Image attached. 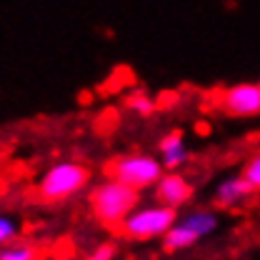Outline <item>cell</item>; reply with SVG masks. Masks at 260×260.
I'll list each match as a JSON object with an SVG mask.
<instances>
[{"label": "cell", "instance_id": "cell-9", "mask_svg": "<svg viewBox=\"0 0 260 260\" xmlns=\"http://www.w3.org/2000/svg\"><path fill=\"white\" fill-rule=\"evenodd\" d=\"M158 150H160V162L165 170L175 173L178 168H183L185 162L190 160V153H188V145H185V138L180 130H173L158 143Z\"/></svg>", "mask_w": 260, "mask_h": 260}, {"label": "cell", "instance_id": "cell-4", "mask_svg": "<svg viewBox=\"0 0 260 260\" xmlns=\"http://www.w3.org/2000/svg\"><path fill=\"white\" fill-rule=\"evenodd\" d=\"M215 228H218V215L213 210H193V213L183 215L180 220H175L173 228L160 238L162 250L165 253H178V250L193 248L203 238L215 233Z\"/></svg>", "mask_w": 260, "mask_h": 260}, {"label": "cell", "instance_id": "cell-2", "mask_svg": "<svg viewBox=\"0 0 260 260\" xmlns=\"http://www.w3.org/2000/svg\"><path fill=\"white\" fill-rule=\"evenodd\" d=\"M90 183V170L83 162L63 160L50 165L35 185V195L45 203H63Z\"/></svg>", "mask_w": 260, "mask_h": 260}, {"label": "cell", "instance_id": "cell-3", "mask_svg": "<svg viewBox=\"0 0 260 260\" xmlns=\"http://www.w3.org/2000/svg\"><path fill=\"white\" fill-rule=\"evenodd\" d=\"M162 173H165V168H162L160 158H155V155H123V158H115L105 165V175L110 180H118L138 193L145 188H155Z\"/></svg>", "mask_w": 260, "mask_h": 260}, {"label": "cell", "instance_id": "cell-8", "mask_svg": "<svg viewBox=\"0 0 260 260\" xmlns=\"http://www.w3.org/2000/svg\"><path fill=\"white\" fill-rule=\"evenodd\" d=\"M253 193H255V188L243 175H233V178H225L218 183V188L213 193V203L218 208H235L243 200H248Z\"/></svg>", "mask_w": 260, "mask_h": 260}, {"label": "cell", "instance_id": "cell-16", "mask_svg": "<svg viewBox=\"0 0 260 260\" xmlns=\"http://www.w3.org/2000/svg\"><path fill=\"white\" fill-rule=\"evenodd\" d=\"M258 83H260V80H258Z\"/></svg>", "mask_w": 260, "mask_h": 260}, {"label": "cell", "instance_id": "cell-5", "mask_svg": "<svg viewBox=\"0 0 260 260\" xmlns=\"http://www.w3.org/2000/svg\"><path fill=\"white\" fill-rule=\"evenodd\" d=\"M178 220V210L175 208H168V205H150V208H135L128 218L123 220V235L130 240H155L162 238L173 223Z\"/></svg>", "mask_w": 260, "mask_h": 260}, {"label": "cell", "instance_id": "cell-6", "mask_svg": "<svg viewBox=\"0 0 260 260\" xmlns=\"http://www.w3.org/2000/svg\"><path fill=\"white\" fill-rule=\"evenodd\" d=\"M220 108L233 118L260 115V83H238L223 90Z\"/></svg>", "mask_w": 260, "mask_h": 260}, {"label": "cell", "instance_id": "cell-11", "mask_svg": "<svg viewBox=\"0 0 260 260\" xmlns=\"http://www.w3.org/2000/svg\"><path fill=\"white\" fill-rule=\"evenodd\" d=\"M18 235H20L18 220L10 218V215H0V248L13 243V240H18Z\"/></svg>", "mask_w": 260, "mask_h": 260}, {"label": "cell", "instance_id": "cell-10", "mask_svg": "<svg viewBox=\"0 0 260 260\" xmlns=\"http://www.w3.org/2000/svg\"><path fill=\"white\" fill-rule=\"evenodd\" d=\"M0 260H38V248L28 240H13L0 248Z\"/></svg>", "mask_w": 260, "mask_h": 260}, {"label": "cell", "instance_id": "cell-12", "mask_svg": "<svg viewBox=\"0 0 260 260\" xmlns=\"http://www.w3.org/2000/svg\"><path fill=\"white\" fill-rule=\"evenodd\" d=\"M125 103H128V108L133 110V113H135V115H143V118H145V115H150V113L155 110V103H153V100H150L148 95H143V93H135V95H130Z\"/></svg>", "mask_w": 260, "mask_h": 260}, {"label": "cell", "instance_id": "cell-13", "mask_svg": "<svg viewBox=\"0 0 260 260\" xmlns=\"http://www.w3.org/2000/svg\"><path fill=\"white\" fill-rule=\"evenodd\" d=\"M240 175L255 188V193L260 190V153H255L250 160L243 165V170H240Z\"/></svg>", "mask_w": 260, "mask_h": 260}, {"label": "cell", "instance_id": "cell-14", "mask_svg": "<svg viewBox=\"0 0 260 260\" xmlns=\"http://www.w3.org/2000/svg\"><path fill=\"white\" fill-rule=\"evenodd\" d=\"M118 258V245L115 243H100L95 250L88 255V260H115Z\"/></svg>", "mask_w": 260, "mask_h": 260}, {"label": "cell", "instance_id": "cell-7", "mask_svg": "<svg viewBox=\"0 0 260 260\" xmlns=\"http://www.w3.org/2000/svg\"><path fill=\"white\" fill-rule=\"evenodd\" d=\"M155 200L160 205H168V208H183L185 203H190L193 198V185L180 175V173H162V178L155 183Z\"/></svg>", "mask_w": 260, "mask_h": 260}, {"label": "cell", "instance_id": "cell-15", "mask_svg": "<svg viewBox=\"0 0 260 260\" xmlns=\"http://www.w3.org/2000/svg\"><path fill=\"white\" fill-rule=\"evenodd\" d=\"M115 260H123V258H115Z\"/></svg>", "mask_w": 260, "mask_h": 260}, {"label": "cell", "instance_id": "cell-1", "mask_svg": "<svg viewBox=\"0 0 260 260\" xmlns=\"http://www.w3.org/2000/svg\"><path fill=\"white\" fill-rule=\"evenodd\" d=\"M90 208H93V218L100 225L118 228L123 225V220L138 208V190L108 178L105 183L93 188Z\"/></svg>", "mask_w": 260, "mask_h": 260}]
</instances>
